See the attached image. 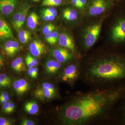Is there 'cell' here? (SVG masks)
I'll list each match as a JSON object with an SVG mask.
<instances>
[{
	"instance_id": "obj_1",
	"label": "cell",
	"mask_w": 125,
	"mask_h": 125,
	"mask_svg": "<svg viewBox=\"0 0 125 125\" xmlns=\"http://www.w3.org/2000/svg\"><path fill=\"white\" fill-rule=\"evenodd\" d=\"M121 93L120 90L105 89L78 95L60 110L61 122L68 125L89 123L106 112Z\"/></svg>"
},
{
	"instance_id": "obj_2",
	"label": "cell",
	"mask_w": 125,
	"mask_h": 125,
	"mask_svg": "<svg viewBox=\"0 0 125 125\" xmlns=\"http://www.w3.org/2000/svg\"><path fill=\"white\" fill-rule=\"evenodd\" d=\"M88 79L94 83H104L125 77V61L107 57L96 60L86 71Z\"/></svg>"
},
{
	"instance_id": "obj_3",
	"label": "cell",
	"mask_w": 125,
	"mask_h": 125,
	"mask_svg": "<svg viewBox=\"0 0 125 125\" xmlns=\"http://www.w3.org/2000/svg\"><path fill=\"white\" fill-rule=\"evenodd\" d=\"M58 92L53 84L49 82H44L34 92V96L41 101H49L57 96Z\"/></svg>"
},
{
	"instance_id": "obj_4",
	"label": "cell",
	"mask_w": 125,
	"mask_h": 125,
	"mask_svg": "<svg viewBox=\"0 0 125 125\" xmlns=\"http://www.w3.org/2000/svg\"><path fill=\"white\" fill-rule=\"evenodd\" d=\"M102 28L101 23L92 25L87 28L84 36V45L86 49L90 48L98 39Z\"/></svg>"
},
{
	"instance_id": "obj_5",
	"label": "cell",
	"mask_w": 125,
	"mask_h": 125,
	"mask_svg": "<svg viewBox=\"0 0 125 125\" xmlns=\"http://www.w3.org/2000/svg\"><path fill=\"white\" fill-rule=\"evenodd\" d=\"M61 72L60 78L61 80L71 84L76 81L80 73L79 66L75 64H70Z\"/></svg>"
},
{
	"instance_id": "obj_6",
	"label": "cell",
	"mask_w": 125,
	"mask_h": 125,
	"mask_svg": "<svg viewBox=\"0 0 125 125\" xmlns=\"http://www.w3.org/2000/svg\"><path fill=\"white\" fill-rule=\"evenodd\" d=\"M111 37L115 42H125V18L119 19L114 25L111 31Z\"/></svg>"
},
{
	"instance_id": "obj_7",
	"label": "cell",
	"mask_w": 125,
	"mask_h": 125,
	"mask_svg": "<svg viewBox=\"0 0 125 125\" xmlns=\"http://www.w3.org/2000/svg\"><path fill=\"white\" fill-rule=\"evenodd\" d=\"M107 6L105 0H93L88 7L89 13L92 16L99 15L105 11Z\"/></svg>"
},
{
	"instance_id": "obj_8",
	"label": "cell",
	"mask_w": 125,
	"mask_h": 125,
	"mask_svg": "<svg viewBox=\"0 0 125 125\" xmlns=\"http://www.w3.org/2000/svg\"><path fill=\"white\" fill-rule=\"evenodd\" d=\"M52 54L55 59L62 64L67 63L73 58L69 50L62 47L54 48L52 51Z\"/></svg>"
},
{
	"instance_id": "obj_9",
	"label": "cell",
	"mask_w": 125,
	"mask_h": 125,
	"mask_svg": "<svg viewBox=\"0 0 125 125\" xmlns=\"http://www.w3.org/2000/svg\"><path fill=\"white\" fill-rule=\"evenodd\" d=\"M18 4V0H0V13L5 16L10 15Z\"/></svg>"
},
{
	"instance_id": "obj_10",
	"label": "cell",
	"mask_w": 125,
	"mask_h": 125,
	"mask_svg": "<svg viewBox=\"0 0 125 125\" xmlns=\"http://www.w3.org/2000/svg\"><path fill=\"white\" fill-rule=\"evenodd\" d=\"M29 50L31 55L36 57H40L46 52L45 44L39 40H34L30 43Z\"/></svg>"
},
{
	"instance_id": "obj_11",
	"label": "cell",
	"mask_w": 125,
	"mask_h": 125,
	"mask_svg": "<svg viewBox=\"0 0 125 125\" xmlns=\"http://www.w3.org/2000/svg\"><path fill=\"white\" fill-rule=\"evenodd\" d=\"M62 64L54 59H50L45 63V70L46 73L50 76H53L61 71Z\"/></svg>"
},
{
	"instance_id": "obj_12",
	"label": "cell",
	"mask_w": 125,
	"mask_h": 125,
	"mask_svg": "<svg viewBox=\"0 0 125 125\" xmlns=\"http://www.w3.org/2000/svg\"><path fill=\"white\" fill-rule=\"evenodd\" d=\"M58 42L62 47L70 50L72 52H75V45L73 40L69 34L65 32L59 34Z\"/></svg>"
},
{
	"instance_id": "obj_13",
	"label": "cell",
	"mask_w": 125,
	"mask_h": 125,
	"mask_svg": "<svg viewBox=\"0 0 125 125\" xmlns=\"http://www.w3.org/2000/svg\"><path fill=\"white\" fill-rule=\"evenodd\" d=\"M13 86L16 93L19 96L26 93L30 88L29 83L23 78L16 80L13 83Z\"/></svg>"
},
{
	"instance_id": "obj_14",
	"label": "cell",
	"mask_w": 125,
	"mask_h": 125,
	"mask_svg": "<svg viewBox=\"0 0 125 125\" xmlns=\"http://www.w3.org/2000/svg\"><path fill=\"white\" fill-rule=\"evenodd\" d=\"M12 30L9 24L0 16V42L13 38Z\"/></svg>"
},
{
	"instance_id": "obj_15",
	"label": "cell",
	"mask_w": 125,
	"mask_h": 125,
	"mask_svg": "<svg viewBox=\"0 0 125 125\" xmlns=\"http://www.w3.org/2000/svg\"><path fill=\"white\" fill-rule=\"evenodd\" d=\"M20 46L16 40H6L3 46V49L5 54L8 57H12L15 55L19 51Z\"/></svg>"
},
{
	"instance_id": "obj_16",
	"label": "cell",
	"mask_w": 125,
	"mask_h": 125,
	"mask_svg": "<svg viewBox=\"0 0 125 125\" xmlns=\"http://www.w3.org/2000/svg\"><path fill=\"white\" fill-rule=\"evenodd\" d=\"M39 17L35 11H32L29 14L27 19V23L30 29H36L39 24Z\"/></svg>"
},
{
	"instance_id": "obj_17",
	"label": "cell",
	"mask_w": 125,
	"mask_h": 125,
	"mask_svg": "<svg viewBox=\"0 0 125 125\" xmlns=\"http://www.w3.org/2000/svg\"><path fill=\"white\" fill-rule=\"evenodd\" d=\"M24 108L27 113L31 115L37 114L39 109L37 103L34 101H28L25 103Z\"/></svg>"
},
{
	"instance_id": "obj_18",
	"label": "cell",
	"mask_w": 125,
	"mask_h": 125,
	"mask_svg": "<svg viewBox=\"0 0 125 125\" xmlns=\"http://www.w3.org/2000/svg\"><path fill=\"white\" fill-rule=\"evenodd\" d=\"M11 67L14 71L17 73L24 71L25 67L23 58L20 57L15 58L11 62Z\"/></svg>"
},
{
	"instance_id": "obj_19",
	"label": "cell",
	"mask_w": 125,
	"mask_h": 125,
	"mask_svg": "<svg viewBox=\"0 0 125 125\" xmlns=\"http://www.w3.org/2000/svg\"><path fill=\"white\" fill-rule=\"evenodd\" d=\"M63 18L66 20L73 21L78 18V14L76 10L73 8L67 7L64 9L62 12Z\"/></svg>"
},
{
	"instance_id": "obj_20",
	"label": "cell",
	"mask_w": 125,
	"mask_h": 125,
	"mask_svg": "<svg viewBox=\"0 0 125 125\" xmlns=\"http://www.w3.org/2000/svg\"><path fill=\"white\" fill-rule=\"evenodd\" d=\"M22 13L21 15L19 21L17 25L16 30L19 31L22 28L24 24V21L26 19L27 16L28 15V12L29 11L31 6L28 4H25L22 6Z\"/></svg>"
},
{
	"instance_id": "obj_21",
	"label": "cell",
	"mask_w": 125,
	"mask_h": 125,
	"mask_svg": "<svg viewBox=\"0 0 125 125\" xmlns=\"http://www.w3.org/2000/svg\"><path fill=\"white\" fill-rule=\"evenodd\" d=\"M18 38L20 42L22 44H25L28 42L31 38V34L28 30H20L19 31Z\"/></svg>"
},
{
	"instance_id": "obj_22",
	"label": "cell",
	"mask_w": 125,
	"mask_h": 125,
	"mask_svg": "<svg viewBox=\"0 0 125 125\" xmlns=\"http://www.w3.org/2000/svg\"><path fill=\"white\" fill-rule=\"evenodd\" d=\"M11 81L10 77L6 74H0V88H6L11 85Z\"/></svg>"
},
{
	"instance_id": "obj_23",
	"label": "cell",
	"mask_w": 125,
	"mask_h": 125,
	"mask_svg": "<svg viewBox=\"0 0 125 125\" xmlns=\"http://www.w3.org/2000/svg\"><path fill=\"white\" fill-rule=\"evenodd\" d=\"M22 7H21L18 9L13 16L12 19V24L15 29L16 30L17 25L20 19L21 15L22 13Z\"/></svg>"
},
{
	"instance_id": "obj_24",
	"label": "cell",
	"mask_w": 125,
	"mask_h": 125,
	"mask_svg": "<svg viewBox=\"0 0 125 125\" xmlns=\"http://www.w3.org/2000/svg\"><path fill=\"white\" fill-rule=\"evenodd\" d=\"M62 0H43L42 5L44 6L53 7L61 4Z\"/></svg>"
},
{
	"instance_id": "obj_25",
	"label": "cell",
	"mask_w": 125,
	"mask_h": 125,
	"mask_svg": "<svg viewBox=\"0 0 125 125\" xmlns=\"http://www.w3.org/2000/svg\"><path fill=\"white\" fill-rule=\"evenodd\" d=\"M27 73L30 78L36 79L38 76V68L36 66L29 68L27 71Z\"/></svg>"
},
{
	"instance_id": "obj_26",
	"label": "cell",
	"mask_w": 125,
	"mask_h": 125,
	"mask_svg": "<svg viewBox=\"0 0 125 125\" xmlns=\"http://www.w3.org/2000/svg\"><path fill=\"white\" fill-rule=\"evenodd\" d=\"M56 29V27L54 24L52 23L48 24L45 25L42 29V32L43 34L46 35L51 33Z\"/></svg>"
},
{
	"instance_id": "obj_27",
	"label": "cell",
	"mask_w": 125,
	"mask_h": 125,
	"mask_svg": "<svg viewBox=\"0 0 125 125\" xmlns=\"http://www.w3.org/2000/svg\"><path fill=\"white\" fill-rule=\"evenodd\" d=\"M10 101V97L7 92H2L0 93V103L2 105Z\"/></svg>"
},
{
	"instance_id": "obj_28",
	"label": "cell",
	"mask_w": 125,
	"mask_h": 125,
	"mask_svg": "<svg viewBox=\"0 0 125 125\" xmlns=\"http://www.w3.org/2000/svg\"><path fill=\"white\" fill-rule=\"evenodd\" d=\"M42 16L43 20L46 21H53L55 19L56 16L45 12H42Z\"/></svg>"
},
{
	"instance_id": "obj_29",
	"label": "cell",
	"mask_w": 125,
	"mask_h": 125,
	"mask_svg": "<svg viewBox=\"0 0 125 125\" xmlns=\"http://www.w3.org/2000/svg\"><path fill=\"white\" fill-rule=\"evenodd\" d=\"M42 12L51 14L55 16L57 15V11L56 9L52 7H49L42 10Z\"/></svg>"
},
{
	"instance_id": "obj_30",
	"label": "cell",
	"mask_w": 125,
	"mask_h": 125,
	"mask_svg": "<svg viewBox=\"0 0 125 125\" xmlns=\"http://www.w3.org/2000/svg\"><path fill=\"white\" fill-rule=\"evenodd\" d=\"M13 124L12 121L9 118L0 117V125H11Z\"/></svg>"
},
{
	"instance_id": "obj_31",
	"label": "cell",
	"mask_w": 125,
	"mask_h": 125,
	"mask_svg": "<svg viewBox=\"0 0 125 125\" xmlns=\"http://www.w3.org/2000/svg\"><path fill=\"white\" fill-rule=\"evenodd\" d=\"M59 34L57 31L54 30L52 33V45H55L58 42Z\"/></svg>"
},
{
	"instance_id": "obj_32",
	"label": "cell",
	"mask_w": 125,
	"mask_h": 125,
	"mask_svg": "<svg viewBox=\"0 0 125 125\" xmlns=\"http://www.w3.org/2000/svg\"><path fill=\"white\" fill-rule=\"evenodd\" d=\"M26 58H28L34 66H36L38 64V61L35 57L30 54H28L26 56Z\"/></svg>"
},
{
	"instance_id": "obj_33",
	"label": "cell",
	"mask_w": 125,
	"mask_h": 125,
	"mask_svg": "<svg viewBox=\"0 0 125 125\" xmlns=\"http://www.w3.org/2000/svg\"><path fill=\"white\" fill-rule=\"evenodd\" d=\"M22 125H34L36 123L32 120L28 119H24L22 120L20 123Z\"/></svg>"
},
{
	"instance_id": "obj_34",
	"label": "cell",
	"mask_w": 125,
	"mask_h": 125,
	"mask_svg": "<svg viewBox=\"0 0 125 125\" xmlns=\"http://www.w3.org/2000/svg\"><path fill=\"white\" fill-rule=\"evenodd\" d=\"M9 101L2 105V112L5 114H9Z\"/></svg>"
},
{
	"instance_id": "obj_35",
	"label": "cell",
	"mask_w": 125,
	"mask_h": 125,
	"mask_svg": "<svg viewBox=\"0 0 125 125\" xmlns=\"http://www.w3.org/2000/svg\"><path fill=\"white\" fill-rule=\"evenodd\" d=\"M71 2L72 4L76 8H79V9L83 8L79 0H71Z\"/></svg>"
},
{
	"instance_id": "obj_36",
	"label": "cell",
	"mask_w": 125,
	"mask_h": 125,
	"mask_svg": "<svg viewBox=\"0 0 125 125\" xmlns=\"http://www.w3.org/2000/svg\"><path fill=\"white\" fill-rule=\"evenodd\" d=\"M9 114L13 113L15 109V106L14 103L12 101H9Z\"/></svg>"
},
{
	"instance_id": "obj_37",
	"label": "cell",
	"mask_w": 125,
	"mask_h": 125,
	"mask_svg": "<svg viewBox=\"0 0 125 125\" xmlns=\"http://www.w3.org/2000/svg\"><path fill=\"white\" fill-rule=\"evenodd\" d=\"M52 33H51L45 35V39L46 42L48 43H49L50 45H52Z\"/></svg>"
},
{
	"instance_id": "obj_38",
	"label": "cell",
	"mask_w": 125,
	"mask_h": 125,
	"mask_svg": "<svg viewBox=\"0 0 125 125\" xmlns=\"http://www.w3.org/2000/svg\"><path fill=\"white\" fill-rule=\"evenodd\" d=\"M5 64V60L1 55H0V69L4 66Z\"/></svg>"
},
{
	"instance_id": "obj_39",
	"label": "cell",
	"mask_w": 125,
	"mask_h": 125,
	"mask_svg": "<svg viewBox=\"0 0 125 125\" xmlns=\"http://www.w3.org/2000/svg\"><path fill=\"white\" fill-rule=\"evenodd\" d=\"M83 7H84L87 4V0H79Z\"/></svg>"
},
{
	"instance_id": "obj_40",
	"label": "cell",
	"mask_w": 125,
	"mask_h": 125,
	"mask_svg": "<svg viewBox=\"0 0 125 125\" xmlns=\"http://www.w3.org/2000/svg\"><path fill=\"white\" fill-rule=\"evenodd\" d=\"M31 0L35 2H38L40 1V0Z\"/></svg>"
}]
</instances>
